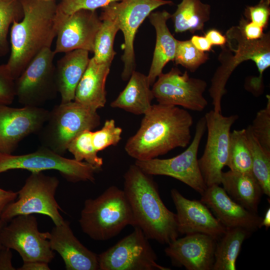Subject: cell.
<instances>
[{"label":"cell","mask_w":270,"mask_h":270,"mask_svg":"<svg viewBox=\"0 0 270 270\" xmlns=\"http://www.w3.org/2000/svg\"><path fill=\"white\" fill-rule=\"evenodd\" d=\"M144 116L139 129L124 146L126 152L136 160L156 158L189 144L194 120L186 110L158 104H152Z\"/></svg>","instance_id":"1"},{"label":"cell","mask_w":270,"mask_h":270,"mask_svg":"<svg viewBox=\"0 0 270 270\" xmlns=\"http://www.w3.org/2000/svg\"><path fill=\"white\" fill-rule=\"evenodd\" d=\"M24 17L10 30L11 52L6 65L16 80L42 50L50 48L58 30L55 0H20Z\"/></svg>","instance_id":"2"},{"label":"cell","mask_w":270,"mask_h":270,"mask_svg":"<svg viewBox=\"0 0 270 270\" xmlns=\"http://www.w3.org/2000/svg\"><path fill=\"white\" fill-rule=\"evenodd\" d=\"M152 176L136 164L125 172L124 191L135 222L149 240L168 244L179 235L176 214L164 205Z\"/></svg>","instance_id":"3"},{"label":"cell","mask_w":270,"mask_h":270,"mask_svg":"<svg viewBox=\"0 0 270 270\" xmlns=\"http://www.w3.org/2000/svg\"><path fill=\"white\" fill-rule=\"evenodd\" d=\"M227 46L234 54H228L222 60L221 66L217 69L211 80L209 89L212 99L214 110L221 112V100L226 94V84L236 67L246 60L255 62L259 72L257 77L249 81V88L254 92H260L262 88L263 73L270 66V34H264L258 40H250L244 36L240 27L232 26L226 34Z\"/></svg>","instance_id":"4"},{"label":"cell","mask_w":270,"mask_h":270,"mask_svg":"<svg viewBox=\"0 0 270 270\" xmlns=\"http://www.w3.org/2000/svg\"><path fill=\"white\" fill-rule=\"evenodd\" d=\"M79 223L82 232L95 240H108L135 222L124 190L108 188L95 198L85 200Z\"/></svg>","instance_id":"5"},{"label":"cell","mask_w":270,"mask_h":270,"mask_svg":"<svg viewBox=\"0 0 270 270\" xmlns=\"http://www.w3.org/2000/svg\"><path fill=\"white\" fill-rule=\"evenodd\" d=\"M100 124L97 110L74 100L56 106L40 132L42 146L63 156L70 142L85 130H91Z\"/></svg>","instance_id":"6"},{"label":"cell","mask_w":270,"mask_h":270,"mask_svg":"<svg viewBox=\"0 0 270 270\" xmlns=\"http://www.w3.org/2000/svg\"><path fill=\"white\" fill-rule=\"evenodd\" d=\"M16 169L26 170L31 172L56 170L67 181L74 183L94 182L95 174L100 170L86 162L64 158L43 146L24 154L0 152V174Z\"/></svg>","instance_id":"7"},{"label":"cell","mask_w":270,"mask_h":270,"mask_svg":"<svg viewBox=\"0 0 270 270\" xmlns=\"http://www.w3.org/2000/svg\"><path fill=\"white\" fill-rule=\"evenodd\" d=\"M59 184L55 176L42 172H31L17 192V200L6 208L0 219L8 222L18 215L40 214L50 217L54 225L62 224L64 220L59 210H62L55 198Z\"/></svg>","instance_id":"8"},{"label":"cell","mask_w":270,"mask_h":270,"mask_svg":"<svg viewBox=\"0 0 270 270\" xmlns=\"http://www.w3.org/2000/svg\"><path fill=\"white\" fill-rule=\"evenodd\" d=\"M206 129V122L204 116L196 124L192 142L182 152L169 158L136 160L134 164L149 175L173 178L202 194L207 186L200 169L198 153Z\"/></svg>","instance_id":"9"},{"label":"cell","mask_w":270,"mask_h":270,"mask_svg":"<svg viewBox=\"0 0 270 270\" xmlns=\"http://www.w3.org/2000/svg\"><path fill=\"white\" fill-rule=\"evenodd\" d=\"M172 4V1L168 0H122L102 8L101 14L115 20L124 34L122 56L124 64L122 78L124 80H128L136 68L134 40L138 28L154 10Z\"/></svg>","instance_id":"10"},{"label":"cell","mask_w":270,"mask_h":270,"mask_svg":"<svg viewBox=\"0 0 270 270\" xmlns=\"http://www.w3.org/2000/svg\"><path fill=\"white\" fill-rule=\"evenodd\" d=\"M55 55L50 48H44L14 80L16 96L24 106L40 107L56 96Z\"/></svg>","instance_id":"11"},{"label":"cell","mask_w":270,"mask_h":270,"mask_svg":"<svg viewBox=\"0 0 270 270\" xmlns=\"http://www.w3.org/2000/svg\"><path fill=\"white\" fill-rule=\"evenodd\" d=\"M50 232H42L38 228L33 214L17 216L2 228L0 238L2 244L16 250L24 262H44L49 264L55 253L51 248Z\"/></svg>","instance_id":"12"},{"label":"cell","mask_w":270,"mask_h":270,"mask_svg":"<svg viewBox=\"0 0 270 270\" xmlns=\"http://www.w3.org/2000/svg\"><path fill=\"white\" fill-rule=\"evenodd\" d=\"M98 255L100 270H170L157 262L148 238L138 227Z\"/></svg>","instance_id":"13"},{"label":"cell","mask_w":270,"mask_h":270,"mask_svg":"<svg viewBox=\"0 0 270 270\" xmlns=\"http://www.w3.org/2000/svg\"><path fill=\"white\" fill-rule=\"evenodd\" d=\"M208 136L204 153L198 160L203 179L207 187L220 184L222 168L228 158L230 136L237 114L224 116L211 110L204 116Z\"/></svg>","instance_id":"14"},{"label":"cell","mask_w":270,"mask_h":270,"mask_svg":"<svg viewBox=\"0 0 270 270\" xmlns=\"http://www.w3.org/2000/svg\"><path fill=\"white\" fill-rule=\"evenodd\" d=\"M152 85V91L158 104L197 112H202L208 105L203 95L206 82L190 77L187 71L182 73L177 68H173L168 72L159 75Z\"/></svg>","instance_id":"15"},{"label":"cell","mask_w":270,"mask_h":270,"mask_svg":"<svg viewBox=\"0 0 270 270\" xmlns=\"http://www.w3.org/2000/svg\"><path fill=\"white\" fill-rule=\"evenodd\" d=\"M56 54L76 50L93 52L96 36L102 24L96 10H80L68 15L56 12Z\"/></svg>","instance_id":"16"},{"label":"cell","mask_w":270,"mask_h":270,"mask_svg":"<svg viewBox=\"0 0 270 270\" xmlns=\"http://www.w3.org/2000/svg\"><path fill=\"white\" fill-rule=\"evenodd\" d=\"M49 112L42 107L0 104V152L12 154L21 140L39 132Z\"/></svg>","instance_id":"17"},{"label":"cell","mask_w":270,"mask_h":270,"mask_svg":"<svg viewBox=\"0 0 270 270\" xmlns=\"http://www.w3.org/2000/svg\"><path fill=\"white\" fill-rule=\"evenodd\" d=\"M216 242L206 234H188L169 244L164 252L174 266L187 270H212Z\"/></svg>","instance_id":"18"},{"label":"cell","mask_w":270,"mask_h":270,"mask_svg":"<svg viewBox=\"0 0 270 270\" xmlns=\"http://www.w3.org/2000/svg\"><path fill=\"white\" fill-rule=\"evenodd\" d=\"M170 195L176 210L179 234L201 233L217 240L225 233L226 228L200 200L188 199L176 188L171 190Z\"/></svg>","instance_id":"19"},{"label":"cell","mask_w":270,"mask_h":270,"mask_svg":"<svg viewBox=\"0 0 270 270\" xmlns=\"http://www.w3.org/2000/svg\"><path fill=\"white\" fill-rule=\"evenodd\" d=\"M200 200L225 228H240L251 233L260 228L262 217L232 200L220 185L207 187Z\"/></svg>","instance_id":"20"},{"label":"cell","mask_w":270,"mask_h":270,"mask_svg":"<svg viewBox=\"0 0 270 270\" xmlns=\"http://www.w3.org/2000/svg\"><path fill=\"white\" fill-rule=\"evenodd\" d=\"M49 240L51 248L62 258L66 270H99L98 255L75 236L68 220L55 225L50 232Z\"/></svg>","instance_id":"21"},{"label":"cell","mask_w":270,"mask_h":270,"mask_svg":"<svg viewBox=\"0 0 270 270\" xmlns=\"http://www.w3.org/2000/svg\"><path fill=\"white\" fill-rule=\"evenodd\" d=\"M111 64L90 58L76 88L74 100L96 110L104 108L106 101V82Z\"/></svg>","instance_id":"22"},{"label":"cell","mask_w":270,"mask_h":270,"mask_svg":"<svg viewBox=\"0 0 270 270\" xmlns=\"http://www.w3.org/2000/svg\"><path fill=\"white\" fill-rule=\"evenodd\" d=\"M89 52L76 50L65 53L56 62V78L61 102L74 100L76 90L90 58Z\"/></svg>","instance_id":"23"},{"label":"cell","mask_w":270,"mask_h":270,"mask_svg":"<svg viewBox=\"0 0 270 270\" xmlns=\"http://www.w3.org/2000/svg\"><path fill=\"white\" fill-rule=\"evenodd\" d=\"M171 14L166 10L151 12L148 16L150 24L156 32V42L152 62L147 76L150 86L162 73L170 61H174L178 40L170 33L166 24Z\"/></svg>","instance_id":"24"},{"label":"cell","mask_w":270,"mask_h":270,"mask_svg":"<svg viewBox=\"0 0 270 270\" xmlns=\"http://www.w3.org/2000/svg\"><path fill=\"white\" fill-rule=\"evenodd\" d=\"M220 184L232 200L247 210L257 214L263 192L252 172H240L230 170L222 172Z\"/></svg>","instance_id":"25"},{"label":"cell","mask_w":270,"mask_h":270,"mask_svg":"<svg viewBox=\"0 0 270 270\" xmlns=\"http://www.w3.org/2000/svg\"><path fill=\"white\" fill-rule=\"evenodd\" d=\"M128 80L126 86L111 102L110 106L144 115L150 108L154 98L147 76L134 70Z\"/></svg>","instance_id":"26"},{"label":"cell","mask_w":270,"mask_h":270,"mask_svg":"<svg viewBox=\"0 0 270 270\" xmlns=\"http://www.w3.org/2000/svg\"><path fill=\"white\" fill-rule=\"evenodd\" d=\"M210 6L201 0H182L170 18L176 33L202 30L210 18Z\"/></svg>","instance_id":"27"},{"label":"cell","mask_w":270,"mask_h":270,"mask_svg":"<svg viewBox=\"0 0 270 270\" xmlns=\"http://www.w3.org/2000/svg\"><path fill=\"white\" fill-rule=\"evenodd\" d=\"M250 234L240 228H227L216 240L212 270H236L242 244Z\"/></svg>","instance_id":"28"},{"label":"cell","mask_w":270,"mask_h":270,"mask_svg":"<svg viewBox=\"0 0 270 270\" xmlns=\"http://www.w3.org/2000/svg\"><path fill=\"white\" fill-rule=\"evenodd\" d=\"M100 18L102 24L94 40L92 58L98 63L112 64L116 54L114 40L120 28L114 18L102 14Z\"/></svg>","instance_id":"29"},{"label":"cell","mask_w":270,"mask_h":270,"mask_svg":"<svg viewBox=\"0 0 270 270\" xmlns=\"http://www.w3.org/2000/svg\"><path fill=\"white\" fill-rule=\"evenodd\" d=\"M246 129L252 158V172L259 182L263 194L270 196V153L266 152L254 136L250 126Z\"/></svg>","instance_id":"30"},{"label":"cell","mask_w":270,"mask_h":270,"mask_svg":"<svg viewBox=\"0 0 270 270\" xmlns=\"http://www.w3.org/2000/svg\"><path fill=\"white\" fill-rule=\"evenodd\" d=\"M226 166L234 172H252V158L245 128L230 132Z\"/></svg>","instance_id":"31"},{"label":"cell","mask_w":270,"mask_h":270,"mask_svg":"<svg viewBox=\"0 0 270 270\" xmlns=\"http://www.w3.org/2000/svg\"><path fill=\"white\" fill-rule=\"evenodd\" d=\"M23 17L20 0H0V56L6 55L9 50L7 37L10 26Z\"/></svg>","instance_id":"32"},{"label":"cell","mask_w":270,"mask_h":270,"mask_svg":"<svg viewBox=\"0 0 270 270\" xmlns=\"http://www.w3.org/2000/svg\"><path fill=\"white\" fill-rule=\"evenodd\" d=\"M69 151L78 161L86 162L96 168L101 169L103 164V159L98 155L92 142V131L85 130L70 143L68 147Z\"/></svg>","instance_id":"33"},{"label":"cell","mask_w":270,"mask_h":270,"mask_svg":"<svg viewBox=\"0 0 270 270\" xmlns=\"http://www.w3.org/2000/svg\"><path fill=\"white\" fill-rule=\"evenodd\" d=\"M208 59V54L198 50L190 40H178L174 60L191 72H195Z\"/></svg>","instance_id":"34"},{"label":"cell","mask_w":270,"mask_h":270,"mask_svg":"<svg viewBox=\"0 0 270 270\" xmlns=\"http://www.w3.org/2000/svg\"><path fill=\"white\" fill-rule=\"evenodd\" d=\"M266 107L259 110L250 126L252 132L262 148L270 153V96L266 95Z\"/></svg>","instance_id":"35"},{"label":"cell","mask_w":270,"mask_h":270,"mask_svg":"<svg viewBox=\"0 0 270 270\" xmlns=\"http://www.w3.org/2000/svg\"><path fill=\"white\" fill-rule=\"evenodd\" d=\"M122 129L116 126L113 119L106 120L102 128L92 132V142L96 152L116 145L121 140Z\"/></svg>","instance_id":"36"},{"label":"cell","mask_w":270,"mask_h":270,"mask_svg":"<svg viewBox=\"0 0 270 270\" xmlns=\"http://www.w3.org/2000/svg\"><path fill=\"white\" fill-rule=\"evenodd\" d=\"M122 0H62L57 6V13L68 15L80 10H95Z\"/></svg>","instance_id":"37"},{"label":"cell","mask_w":270,"mask_h":270,"mask_svg":"<svg viewBox=\"0 0 270 270\" xmlns=\"http://www.w3.org/2000/svg\"><path fill=\"white\" fill-rule=\"evenodd\" d=\"M246 20L264 29L270 16V0H260L252 6H247L244 10Z\"/></svg>","instance_id":"38"},{"label":"cell","mask_w":270,"mask_h":270,"mask_svg":"<svg viewBox=\"0 0 270 270\" xmlns=\"http://www.w3.org/2000/svg\"><path fill=\"white\" fill-rule=\"evenodd\" d=\"M15 97L14 80L6 64L0 65V104L10 105Z\"/></svg>","instance_id":"39"},{"label":"cell","mask_w":270,"mask_h":270,"mask_svg":"<svg viewBox=\"0 0 270 270\" xmlns=\"http://www.w3.org/2000/svg\"><path fill=\"white\" fill-rule=\"evenodd\" d=\"M246 38L250 40H256L264 35V28L248 20L242 18L239 26Z\"/></svg>","instance_id":"40"},{"label":"cell","mask_w":270,"mask_h":270,"mask_svg":"<svg viewBox=\"0 0 270 270\" xmlns=\"http://www.w3.org/2000/svg\"><path fill=\"white\" fill-rule=\"evenodd\" d=\"M12 254L10 249L4 246L0 248V270H15L12 264Z\"/></svg>","instance_id":"41"},{"label":"cell","mask_w":270,"mask_h":270,"mask_svg":"<svg viewBox=\"0 0 270 270\" xmlns=\"http://www.w3.org/2000/svg\"><path fill=\"white\" fill-rule=\"evenodd\" d=\"M18 197V192L6 190L0 188V218L6 208Z\"/></svg>","instance_id":"42"},{"label":"cell","mask_w":270,"mask_h":270,"mask_svg":"<svg viewBox=\"0 0 270 270\" xmlns=\"http://www.w3.org/2000/svg\"><path fill=\"white\" fill-rule=\"evenodd\" d=\"M205 37L212 46H223L226 42V36L222 35L217 30L212 29L209 30L205 34Z\"/></svg>","instance_id":"43"},{"label":"cell","mask_w":270,"mask_h":270,"mask_svg":"<svg viewBox=\"0 0 270 270\" xmlns=\"http://www.w3.org/2000/svg\"><path fill=\"white\" fill-rule=\"evenodd\" d=\"M193 45L199 50L203 52H209L212 45L205 36L194 35L190 40Z\"/></svg>","instance_id":"44"},{"label":"cell","mask_w":270,"mask_h":270,"mask_svg":"<svg viewBox=\"0 0 270 270\" xmlns=\"http://www.w3.org/2000/svg\"><path fill=\"white\" fill-rule=\"evenodd\" d=\"M48 264L44 262L32 261L24 262L22 266L18 270H50Z\"/></svg>","instance_id":"45"},{"label":"cell","mask_w":270,"mask_h":270,"mask_svg":"<svg viewBox=\"0 0 270 270\" xmlns=\"http://www.w3.org/2000/svg\"><path fill=\"white\" fill-rule=\"evenodd\" d=\"M270 226V209L268 208L264 218H262V222L260 224V228L262 226L266 227V228Z\"/></svg>","instance_id":"46"},{"label":"cell","mask_w":270,"mask_h":270,"mask_svg":"<svg viewBox=\"0 0 270 270\" xmlns=\"http://www.w3.org/2000/svg\"><path fill=\"white\" fill-rule=\"evenodd\" d=\"M8 222H6L4 220H3L1 219H0V232H1V231L2 229V228H4V226L8 223ZM2 246V244H1V242H0V248Z\"/></svg>","instance_id":"47"},{"label":"cell","mask_w":270,"mask_h":270,"mask_svg":"<svg viewBox=\"0 0 270 270\" xmlns=\"http://www.w3.org/2000/svg\"></svg>","instance_id":"48"}]
</instances>
